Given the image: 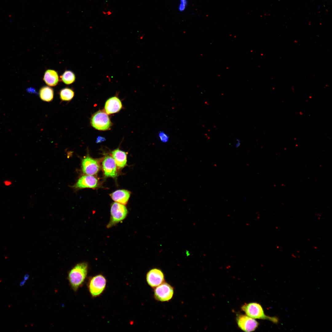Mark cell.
Returning a JSON list of instances; mask_svg holds the SVG:
<instances>
[{
	"instance_id": "1",
	"label": "cell",
	"mask_w": 332,
	"mask_h": 332,
	"mask_svg": "<svg viewBox=\"0 0 332 332\" xmlns=\"http://www.w3.org/2000/svg\"><path fill=\"white\" fill-rule=\"evenodd\" d=\"M88 265L85 262L77 264L69 272L68 279L73 290L75 291L81 286L86 277Z\"/></svg>"
},
{
	"instance_id": "2",
	"label": "cell",
	"mask_w": 332,
	"mask_h": 332,
	"mask_svg": "<svg viewBox=\"0 0 332 332\" xmlns=\"http://www.w3.org/2000/svg\"><path fill=\"white\" fill-rule=\"evenodd\" d=\"M241 309L247 315L254 319L267 320L274 323L279 322L277 318L266 315L261 306L256 302L245 304L241 306Z\"/></svg>"
},
{
	"instance_id": "3",
	"label": "cell",
	"mask_w": 332,
	"mask_h": 332,
	"mask_svg": "<svg viewBox=\"0 0 332 332\" xmlns=\"http://www.w3.org/2000/svg\"><path fill=\"white\" fill-rule=\"evenodd\" d=\"M110 212V220L107 226L108 228L123 220L127 216L128 211L125 205L115 202L111 205Z\"/></svg>"
},
{
	"instance_id": "4",
	"label": "cell",
	"mask_w": 332,
	"mask_h": 332,
	"mask_svg": "<svg viewBox=\"0 0 332 332\" xmlns=\"http://www.w3.org/2000/svg\"><path fill=\"white\" fill-rule=\"evenodd\" d=\"M92 126L99 130H108L111 126V122L107 114L102 111L95 113L91 120Z\"/></svg>"
},
{
	"instance_id": "5",
	"label": "cell",
	"mask_w": 332,
	"mask_h": 332,
	"mask_svg": "<svg viewBox=\"0 0 332 332\" xmlns=\"http://www.w3.org/2000/svg\"><path fill=\"white\" fill-rule=\"evenodd\" d=\"M174 293L173 287L168 283L164 282L155 288L154 297L157 301L167 302L172 299Z\"/></svg>"
},
{
	"instance_id": "6",
	"label": "cell",
	"mask_w": 332,
	"mask_h": 332,
	"mask_svg": "<svg viewBox=\"0 0 332 332\" xmlns=\"http://www.w3.org/2000/svg\"><path fill=\"white\" fill-rule=\"evenodd\" d=\"M81 165V171L85 175H95L100 168L98 160L92 158L89 155L82 159Z\"/></svg>"
},
{
	"instance_id": "7",
	"label": "cell",
	"mask_w": 332,
	"mask_h": 332,
	"mask_svg": "<svg viewBox=\"0 0 332 332\" xmlns=\"http://www.w3.org/2000/svg\"><path fill=\"white\" fill-rule=\"evenodd\" d=\"M106 284V280L102 275H98L93 277L90 280L89 289L93 297L100 295L104 291Z\"/></svg>"
},
{
	"instance_id": "8",
	"label": "cell",
	"mask_w": 332,
	"mask_h": 332,
	"mask_svg": "<svg viewBox=\"0 0 332 332\" xmlns=\"http://www.w3.org/2000/svg\"><path fill=\"white\" fill-rule=\"evenodd\" d=\"M236 320L239 327L245 332L255 331L259 325V323L256 320L247 315L237 314Z\"/></svg>"
},
{
	"instance_id": "9",
	"label": "cell",
	"mask_w": 332,
	"mask_h": 332,
	"mask_svg": "<svg viewBox=\"0 0 332 332\" xmlns=\"http://www.w3.org/2000/svg\"><path fill=\"white\" fill-rule=\"evenodd\" d=\"M146 279L148 284L153 288L164 282V276L163 272L157 268L150 270L146 275Z\"/></svg>"
},
{
	"instance_id": "10",
	"label": "cell",
	"mask_w": 332,
	"mask_h": 332,
	"mask_svg": "<svg viewBox=\"0 0 332 332\" xmlns=\"http://www.w3.org/2000/svg\"><path fill=\"white\" fill-rule=\"evenodd\" d=\"M98 184L97 179L93 176L85 175L78 179L73 187L76 189L95 188L97 187Z\"/></svg>"
},
{
	"instance_id": "11",
	"label": "cell",
	"mask_w": 332,
	"mask_h": 332,
	"mask_svg": "<svg viewBox=\"0 0 332 332\" xmlns=\"http://www.w3.org/2000/svg\"><path fill=\"white\" fill-rule=\"evenodd\" d=\"M102 166L106 177L114 178L117 176V166L113 157L109 156L105 157L102 162Z\"/></svg>"
},
{
	"instance_id": "12",
	"label": "cell",
	"mask_w": 332,
	"mask_h": 332,
	"mask_svg": "<svg viewBox=\"0 0 332 332\" xmlns=\"http://www.w3.org/2000/svg\"><path fill=\"white\" fill-rule=\"evenodd\" d=\"M122 107L120 100L116 97L109 98L106 101L105 110L107 114H110L119 112Z\"/></svg>"
},
{
	"instance_id": "13",
	"label": "cell",
	"mask_w": 332,
	"mask_h": 332,
	"mask_svg": "<svg viewBox=\"0 0 332 332\" xmlns=\"http://www.w3.org/2000/svg\"><path fill=\"white\" fill-rule=\"evenodd\" d=\"M130 192L126 190H118L110 194L111 198L114 201L125 205L128 200L130 196Z\"/></svg>"
},
{
	"instance_id": "14",
	"label": "cell",
	"mask_w": 332,
	"mask_h": 332,
	"mask_svg": "<svg viewBox=\"0 0 332 332\" xmlns=\"http://www.w3.org/2000/svg\"><path fill=\"white\" fill-rule=\"evenodd\" d=\"M112 155L118 168H123L126 166L127 161L126 152L117 148L112 152Z\"/></svg>"
},
{
	"instance_id": "15",
	"label": "cell",
	"mask_w": 332,
	"mask_h": 332,
	"mask_svg": "<svg viewBox=\"0 0 332 332\" xmlns=\"http://www.w3.org/2000/svg\"><path fill=\"white\" fill-rule=\"evenodd\" d=\"M43 80L48 85L53 86L58 83L59 78L57 72L54 70L48 69L45 72Z\"/></svg>"
},
{
	"instance_id": "16",
	"label": "cell",
	"mask_w": 332,
	"mask_h": 332,
	"mask_svg": "<svg viewBox=\"0 0 332 332\" xmlns=\"http://www.w3.org/2000/svg\"><path fill=\"white\" fill-rule=\"evenodd\" d=\"M53 90L51 88L45 86L42 87L39 90V96L42 100L49 102L51 101L53 97Z\"/></svg>"
},
{
	"instance_id": "17",
	"label": "cell",
	"mask_w": 332,
	"mask_h": 332,
	"mask_svg": "<svg viewBox=\"0 0 332 332\" xmlns=\"http://www.w3.org/2000/svg\"><path fill=\"white\" fill-rule=\"evenodd\" d=\"M62 81L65 84L69 85L74 82L76 76L74 73L71 71L67 70L60 76Z\"/></svg>"
},
{
	"instance_id": "18",
	"label": "cell",
	"mask_w": 332,
	"mask_h": 332,
	"mask_svg": "<svg viewBox=\"0 0 332 332\" xmlns=\"http://www.w3.org/2000/svg\"><path fill=\"white\" fill-rule=\"evenodd\" d=\"M60 97L63 101L71 100L74 95V92L71 89L65 88L61 90L60 92Z\"/></svg>"
},
{
	"instance_id": "19",
	"label": "cell",
	"mask_w": 332,
	"mask_h": 332,
	"mask_svg": "<svg viewBox=\"0 0 332 332\" xmlns=\"http://www.w3.org/2000/svg\"><path fill=\"white\" fill-rule=\"evenodd\" d=\"M158 137L162 143H167L169 140V136L163 131H160L159 132Z\"/></svg>"
},
{
	"instance_id": "20",
	"label": "cell",
	"mask_w": 332,
	"mask_h": 332,
	"mask_svg": "<svg viewBox=\"0 0 332 332\" xmlns=\"http://www.w3.org/2000/svg\"><path fill=\"white\" fill-rule=\"evenodd\" d=\"M187 0H180L178 7L179 10L181 12L184 11L187 6Z\"/></svg>"
},
{
	"instance_id": "21",
	"label": "cell",
	"mask_w": 332,
	"mask_h": 332,
	"mask_svg": "<svg viewBox=\"0 0 332 332\" xmlns=\"http://www.w3.org/2000/svg\"><path fill=\"white\" fill-rule=\"evenodd\" d=\"M103 12V14L105 16H109L112 14L113 12L110 10L105 8L104 9Z\"/></svg>"
},
{
	"instance_id": "22",
	"label": "cell",
	"mask_w": 332,
	"mask_h": 332,
	"mask_svg": "<svg viewBox=\"0 0 332 332\" xmlns=\"http://www.w3.org/2000/svg\"><path fill=\"white\" fill-rule=\"evenodd\" d=\"M4 184L6 186H9L11 185L12 184V181L9 180H5L3 182Z\"/></svg>"
},
{
	"instance_id": "23",
	"label": "cell",
	"mask_w": 332,
	"mask_h": 332,
	"mask_svg": "<svg viewBox=\"0 0 332 332\" xmlns=\"http://www.w3.org/2000/svg\"><path fill=\"white\" fill-rule=\"evenodd\" d=\"M105 140V138H103V137H101V136H99L97 138V141H96V142L97 143H99V142H101L102 141H103Z\"/></svg>"
},
{
	"instance_id": "24",
	"label": "cell",
	"mask_w": 332,
	"mask_h": 332,
	"mask_svg": "<svg viewBox=\"0 0 332 332\" xmlns=\"http://www.w3.org/2000/svg\"><path fill=\"white\" fill-rule=\"evenodd\" d=\"M236 141L237 143H236V144H235V147L236 148H238L240 145V140L238 138H237L236 139Z\"/></svg>"
},
{
	"instance_id": "25",
	"label": "cell",
	"mask_w": 332,
	"mask_h": 332,
	"mask_svg": "<svg viewBox=\"0 0 332 332\" xmlns=\"http://www.w3.org/2000/svg\"><path fill=\"white\" fill-rule=\"evenodd\" d=\"M29 275L28 274H26L25 275H24V280H25L26 281L29 278Z\"/></svg>"
},
{
	"instance_id": "26",
	"label": "cell",
	"mask_w": 332,
	"mask_h": 332,
	"mask_svg": "<svg viewBox=\"0 0 332 332\" xmlns=\"http://www.w3.org/2000/svg\"><path fill=\"white\" fill-rule=\"evenodd\" d=\"M26 281L24 280H23V281H22L20 283V286H22L24 284H25V283L26 282Z\"/></svg>"
}]
</instances>
